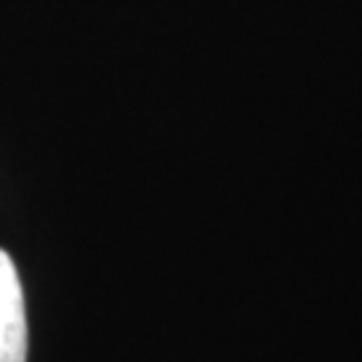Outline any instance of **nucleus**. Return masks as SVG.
Returning <instances> with one entry per match:
<instances>
[{
	"instance_id": "nucleus-1",
	"label": "nucleus",
	"mask_w": 362,
	"mask_h": 362,
	"mask_svg": "<svg viewBox=\"0 0 362 362\" xmlns=\"http://www.w3.org/2000/svg\"><path fill=\"white\" fill-rule=\"evenodd\" d=\"M0 362H27V311L11 255L0 250Z\"/></svg>"
}]
</instances>
